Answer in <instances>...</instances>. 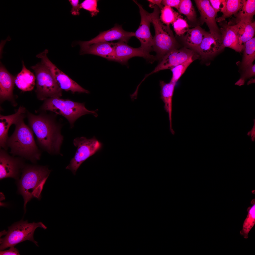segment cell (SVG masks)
<instances>
[{
	"label": "cell",
	"mask_w": 255,
	"mask_h": 255,
	"mask_svg": "<svg viewBox=\"0 0 255 255\" xmlns=\"http://www.w3.org/2000/svg\"><path fill=\"white\" fill-rule=\"evenodd\" d=\"M57 114L42 113L36 115L28 112L29 124L40 146L50 154L60 153L63 140L61 125L56 120Z\"/></svg>",
	"instance_id": "1"
},
{
	"label": "cell",
	"mask_w": 255,
	"mask_h": 255,
	"mask_svg": "<svg viewBox=\"0 0 255 255\" xmlns=\"http://www.w3.org/2000/svg\"><path fill=\"white\" fill-rule=\"evenodd\" d=\"M24 115L15 124L16 127L12 135L8 137L7 146L11 149L10 153L35 162L40 158L41 153L35 141L32 130L24 123Z\"/></svg>",
	"instance_id": "2"
},
{
	"label": "cell",
	"mask_w": 255,
	"mask_h": 255,
	"mask_svg": "<svg viewBox=\"0 0 255 255\" xmlns=\"http://www.w3.org/2000/svg\"><path fill=\"white\" fill-rule=\"evenodd\" d=\"M50 172L45 166H28L24 169L19 187L24 198L25 211L26 204L31 199H40L43 186Z\"/></svg>",
	"instance_id": "3"
},
{
	"label": "cell",
	"mask_w": 255,
	"mask_h": 255,
	"mask_svg": "<svg viewBox=\"0 0 255 255\" xmlns=\"http://www.w3.org/2000/svg\"><path fill=\"white\" fill-rule=\"evenodd\" d=\"M44 101L41 110L50 111L63 116L69 122L71 128L73 127L75 121L83 115L90 114L95 117L98 116L97 110H88L85 107L84 102L81 103L60 98H49Z\"/></svg>",
	"instance_id": "4"
},
{
	"label": "cell",
	"mask_w": 255,
	"mask_h": 255,
	"mask_svg": "<svg viewBox=\"0 0 255 255\" xmlns=\"http://www.w3.org/2000/svg\"><path fill=\"white\" fill-rule=\"evenodd\" d=\"M160 10L158 7L155 6L153 12L149 13L155 31L153 37V51L156 53V60L160 61L166 55L175 49L176 44L174 36L169 26L164 25L160 19Z\"/></svg>",
	"instance_id": "5"
},
{
	"label": "cell",
	"mask_w": 255,
	"mask_h": 255,
	"mask_svg": "<svg viewBox=\"0 0 255 255\" xmlns=\"http://www.w3.org/2000/svg\"><path fill=\"white\" fill-rule=\"evenodd\" d=\"M40 227L45 230L46 227L42 222L29 223L27 220H21L8 227L5 232V236L0 239V250L15 246L26 240L31 241L38 246L37 242L34 239L33 235L36 229Z\"/></svg>",
	"instance_id": "6"
},
{
	"label": "cell",
	"mask_w": 255,
	"mask_h": 255,
	"mask_svg": "<svg viewBox=\"0 0 255 255\" xmlns=\"http://www.w3.org/2000/svg\"><path fill=\"white\" fill-rule=\"evenodd\" d=\"M35 72L36 92L37 98L45 100L51 98H60L62 90L47 67L41 62L31 67Z\"/></svg>",
	"instance_id": "7"
},
{
	"label": "cell",
	"mask_w": 255,
	"mask_h": 255,
	"mask_svg": "<svg viewBox=\"0 0 255 255\" xmlns=\"http://www.w3.org/2000/svg\"><path fill=\"white\" fill-rule=\"evenodd\" d=\"M73 144L77 147V150L66 168L75 175L81 164L99 150L102 144L94 137L89 139L84 137H77L73 140Z\"/></svg>",
	"instance_id": "8"
},
{
	"label": "cell",
	"mask_w": 255,
	"mask_h": 255,
	"mask_svg": "<svg viewBox=\"0 0 255 255\" xmlns=\"http://www.w3.org/2000/svg\"><path fill=\"white\" fill-rule=\"evenodd\" d=\"M48 51L45 49L36 56L40 58L41 62L49 68L61 89L65 91H70L72 93L76 92L89 94L90 92L80 86L68 76L59 69L48 58Z\"/></svg>",
	"instance_id": "9"
},
{
	"label": "cell",
	"mask_w": 255,
	"mask_h": 255,
	"mask_svg": "<svg viewBox=\"0 0 255 255\" xmlns=\"http://www.w3.org/2000/svg\"><path fill=\"white\" fill-rule=\"evenodd\" d=\"M115 54L114 61L127 65L128 60L136 56L142 57L152 63L156 60L155 56L144 51L140 47H133L122 41L113 42Z\"/></svg>",
	"instance_id": "10"
},
{
	"label": "cell",
	"mask_w": 255,
	"mask_h": 255,
	"mask_svg": "<svg viewBox=\"0 0 255 255\" xmlns=\"http://www.w3.org/2000/svg\"><path fill=\"white\" fill-rule=\"evenodd\" d=\"M133 1L139 7L141 17L140 24L135 33V36L140 41L141 48L145 52L149 53L153 51V37L150 30L151 19L149 13L136 1Z\"/></svg>",
	"instance_id": "11"
},
{
	"label": "cell",
	"mask_w": 255,
	"mask_h": 255,
	"mask_svg": "<svg viewBox=\"0 0 255 255\" xmlns=\"http://www.w3.org/2000/svg\"><path fill=\"white\" fill-rule=\"evenodd\" d=\"M194 54L193 51L188 49L178 50L175 49L166 55L154 69L150 73L146 75L144 78L161 70L170 69L185 62L191 57L193 56Z\"/></svg>",
	"instance_id": "12"
},
{
	"label": "cell",
	"mask_w": 255,
	"mask_h": 255,
	"mask_svg": "<svg viewBox=\"0 0 255 255\" xmlns=\"http://www.w3.org/2000/svg\"><path fill=\"white\" fill-rule=\"evenodd\" d=\"M135 33L126 31L122 26L116 24L112 28L107 30L101 32L96 37L91 40L85 41H80L78 44L91 45L101 42H108L117 40L127 43L129 39L135 36Z\"/></svg>",
	"instance_id": "13"
},
{
	"label": "cell",
	"mask_w": 255,
	"mask_h": 255,
	"mask_svg": "<svg viewBox=\"0 0 255 255\" xmlns=\"http://www.w3.org/2000/svg\"><path fill=\"white\" fill-rule=\"evenodd\" d=\"M223 49L220 33L208 32L196 51L202 58L207 59L215 55Z\"/></svg>",
	"instance_id": "14"
},
{
	"label": "cell",
	"mask_w": 255,
	"mask_h": 255,
	"mask_svg": "<svg viewBox=\"0 0 255 255\" xmlns=\"http://www.w3.org/2000/svg\"><path fill=\"white\" fill-rule=\"evenodd\" d=\"M22 166L21 159L11 156L4 150L0 149V179L8 177L16 178Z\"/></svg>",
	"instance_id": "15"
},
{
	"label": "cell",
	"mask_w": 255,
	"mask_h": 255,
	"mask_svg": "<svg viewBox=\"0 0 255 255\" xmlns=\"http://www.w3.org/2000/svg\"><path fill=\"white\" fill-rule=\"evenodd\" d=\"M194 1L200 13L201 24L205 23L210 33H220L216 23L217 14L211 5L209 0H195Z\"/></svg>",
	"instance_id": "16"
},
{
	"label": "cell",
	"mask_w": 255,
	"mask_h": 255,
	"mask_svg": "<svg viewBox=\"0 0 255 255\" xmlns=\"http://www.w3.org/2000/svg\"><path fill=\"white\" fill-rule=\"evenodd\" d=\"M79 45L80 55H93L114 61L115 50L113 42H101L89 45Z\"/></svg>",
	"instance_id": "17"
},
{
	"label": "cell",
	"mask_w": 255,
	"mask_h": 255,
	"mask_svg": "<svg viewBox=\"0 0 255 255\" xmlns=\"http://www.w3.org/2000/svg\"><path fill=\"white\" fill-rule=\"evenodd\" d=\"M26 109L20 106L17 111L11 115H0V146L5 150L7 149V142L8 137V132L10 126L15 124L20 118L26 112Z\"/></svg>",
	"instance_id": "18"
},
{
	"label": "cell",
	"mask_w": 255,
	"mask_h": 255,
	"mask_svg": "<svg viewBox=\"0 0 255 255\" xmlns=\"http://www.w3.org/2000/svg\"><path fill=\"white\" fill-rule=\"evenodd\" d=\"M15 77L0 64V102L8 100L14 101L13 90Z\"/></svg>",
	"instance_id": "19"
},
{
	"label": "cell",
	"mask_w": 255,
	"mask_h": 255,
	"mask_svg": "<svg viewBox=\"0 0 255 255\" xmlns=\"http://www.w3.org/2000/svg\"><path fill=\"white\" fill-rule=\"evenodd\" d=\"M231 25L241 46L244 47L245 43L254 37L255 32V22L253 21V20H243Z\"/></svg>",
	"instance_id": "20"
},
{
	"label": "cell",
	"mask_w": 255,
	"mask_h": 255,
	"mask_svg": "<svg viewBox=\"0 0 255 255\" xmlns=\"http://www.w3.org/2000/svg\"><path fill=\"white\" fill-rule=\"evenodd\" d=\"M221 27L220 29L222 41V45L224 48L228 47L236 51L241 52L244 47L239 44L236 33L232 25L226 22H220Z\"/></svg>",
	"instance_id": "21"
},
{
	"label": "cell",
	"mask_w": 255,
	"mask_h": 255,
	"mask_svg": "<svg viewBox=\"0 0 255 255\" xmlns=\"http://www.w3.org/2000/svg\"><path fill=\"white\" fill-rule=\"evenodd\" d=\"M175 85L170 82L167 83L163 81H160V85L161 98L164 103L165 110L168 114L170 123V130L171 133L174 135L175 132L172 128V113L173 97Z\"/></svg>",
	"instance_id": "22"
},
{
	"label": "cell",
	"mask_w": 255,
	"mask_h": 255,
	"mask_svg": "<svg viewBox=\"0 0 255 255\" xmlns=\"http://www.w3.org/2000/svg\"><path fill=\"white\" fill-rule=\"evenodd\" d=\"M21 72L15 77V83L17 87L23 91H30L34 89L36 78L33 74L26 67L23 61Z\"/></svg>",
	"instance_id": "23"
},
{
	"label": "cell",
	"mask_w": 255,
	"mask_h": 255,
	"mask_svg": "<svg viewBox=\"0 0 255 255\" xmlns=\"http://www.w3.org/2000/svg\"><path fill=\"white\" fill-rule=\"evenodd\" d=\"M208 32L200 26H197L189 29L185 36L186 43L190 47L197 51L202 41Z\"/></svg>",
	"instance_id": "24"
},
{
	"label": "cell",
	"mask_w": 255,
	"mask_h": 255,
	"mask_svg": "<svg viewBox=\"0 0 255 255\" xmlns=\"http://www.w3.org/2000/svg\"><path fill=\"white\" fill-rule=\"evenodd\" d=\"M244 0H224L223 6L220 12L223 14L216 18V21L220 22L224 21L227 18L235 15L242 7Z\"/></svg>",
	"instance_id": "25"
},
{
	"label": "cell",
	"mask_w": 255,
	"mask_h": 255,
	"mask_svg": "<svg viewBox=\"0 0 255 255\" xmlns=\"http://www.w3.org/2000/svg\"><path fill=\"white\" fill-rule=\"evenodd\" d=\"M255 13V0H245L242 7L236 14L233 22L235 24L243 20H253Z\"/></svg>",
	"instance_id": "26"
},
{
	"label": "cell",
	"mask_w": 255,
	"mask_h": 255,
	"mask_svg": "<svg viewBox=\"0 0 255 255\" xmlns=\"http://www.w3.org/2000/svg\"><path fill=\"white\" fill-rule=\"evenodd\" d=\"M242 68L245 70L252 65L255 59V38L253 37L247 42L244 45Z\"/></svg>",
	"instance_id": "27"
},
{
	"label": "cell",
	"mask_w": 255,
	"mask_h": 255,
	"mask_svg": "<svg viewBox=\"0 0 255 255\" xmlns=\"http://www.w3.org/2000/svg\"><path fill=\"white\" fill-rule=\"evenodd\" d=\"M252 206L248 209V214L245 220L242 229L240 231V234L244 238H247L248 234L255 223V202H252Z\"/></svg>",
	"instance_id": "28"
},
{
	"label": "cell",
	"mask_w": 255,
	"mask_h": 255,
	"mask_svg": "<svg viewBox=\"0 0 255 255\" xmlns=\"http://www.w3.org/2000/svg\"><path fill=\"white\" fill-rule=\"evenodd\" d=\"M181 15L175 11L169 6H164L161 10L160 17L161 21L167 26L172 24L174 21Z\"/></svg>",
	"instance_id": "29"
},
{
	"label": "cell",
	"mask_w": 255,
	"mask_h": 255,
	"mask_svg": "<svg viewBox=\"0 0 255 255\" xmlns=\"http://www.w3.org/2000/svg\"><path fill=\"white\" fill-rule=\"evenodd\" d=\"M178 10L180 13L185 15L189 20L193 21L196 20V12L191 0H181Z\"/></svg>",
	"instance_id": "30"
},
{
	"label": "cell",
	"mask_w": 255,
	"mask_h": 255,
	"mask_svg": "<svg viewBox=\"0 0 255 255\" xmlns=\"http://www.w3.org/2000/svg\"><path fill=\"white\" fill-rule=\"evenodd\" d=\"M193 58V56L191 57L185 62L170 69L172 74L170 82L176 85L188 67L194 61Z\"/></svg>",
	"instance_id": "31"
},
{
	"label": "cell",
	"mask_w": 255,
	"mask_h": 255,
	"mask_svg": "<svg viewBox=\"0 0 255 255\" xmlns=\"http://www.w3.org/2000/svg\"><path fill=\"white\" fill-rule=\"evenodd\" d=\"M172 25L176 34L179 36L183 35L189 29L187 21L183 18L181 16L178 17Z\"/></svg>",
	"instance_id": "32"
},
{
	"label": "cell",
	"mask_w": 255,
	"mask_h": 255,
	"mask_svg": "<svg viewBox=\"0 0 255 255\" xmlns=\"http://www.w3.org/2000/svg\"><path fill=\"white\" fill-rule=\"evenodd\" d=\"M98 0H85L80 4L81 8L85 9L90 12L91 16L96 15L99 12L97 8Z\"/></svg>",
	"instance_id": "33"
},
{
	"label": "cell",
	"mask_w": 255,
	"mask_h": 255,
	"mask_svg": "<svg viewBox=\"0 0 255 255\" xmlns=\"http://www.w3.org/2000/svg\"><path fill=\"white\" fill-rule=\"evenodd\" d=\"M245 73L239 80L245 82V79L254 76L255 74V65L252 64L246 68Z\"/></svg>",
	"instance_id": "34"
},
{
	"label": "cell",
	"mask_w": 255,
	"mask_h": 255,
	"mask_svg": "<svg viewBox=\"0 0 255 255\" xmlns=\"http://www.w3.org/2000/svg\"><path fill=\"white\" fill-rule=\"evenodd\" d=\"M68 1L72 7L71 11L72 14L73 15H79V11L81 8L80 4H79V0H69Z\"/></svg>",
	"instance_id": "35"
},
{
	"label": "cell",
	"mask_w": 255,
	"mask_h": 255,
	"mask_svg": "<svg viewBox=\"0 0 255 255\" xmlns=\"http://www.w3.org/2000/svg\"><path fill=\"white\" fill-rule=\"evenodd\" d=\"M224 0H209L212 7L217 13L220 12L223 6V3Z\"/></svg>",
	"instance_id": "36"
},
{
	"label": "cell",
	"mask_w": 255,
	"mask_h": 255,
	"mask_svg": "<svg viewBox=\"0 0 255 255\" xmlns=\"http://www.w3.org/2000/svg\"><path fill=\"white\" fill-rule=\"evenodd\" d=\"M181 0H162L161 4L163 5H166L176 8L178 10Z\"/></svg>",
	"instance_id": "37"
},
{
	"label": "cell",
	"mask_w": 255,
	"mask_h": 255,
	"mask_svg": "<svg viewBox=\"0 0 255 255\" xmlns=\"http://www.w3.org/2000/svg\"><path fill=\"white\" fill-rule=\"evenodd\" d=\"M14 246L10 247V249L8 250L1 251L0 255H20L18 250L14 247Z\"/></svg>",
	"instance_id": "38"
},
{
	"label": "cell",
	"mask_w": 255,
	"mask_h": 255,
	"mask_svg": "<svg viewBox=\"0 0 255 255\" xmlns=\"http://www.w3.org/2000/svg\"><path fill=\"white\" fill-rule=\"evenodd\" d=\"M147 1L149 3V6L151 8H154L155 6H157L161 10L164 7L161 4L162 0H148Z\"/></svg>",
	"instance_id": "39"
},
{
	"label": "cell",
	"mask_w": 255,
	"mask_h": 255,
	"mask_svg": "<svg viewBox=\"0 0 255 255\" xmlns=\"http://www.w3.org/2000/svg\"><path fill=\"white\" fill-rule=\"evenodd\" d=\"M254 125L252 128L251 130L250 131L251 132V137L252 138H255V119L254 120Z\"/></svg>",
	"instance_id": "40"
},
{
	"label": "cell",
	"mask_w": 255,
	"mask_h": 255,
	"mask_svg": "<svg viewBox=\"0 0 255 255\" xmlns=\"http://www.w3.org/2000/svg\"><path fill=\"white\" fill-rule=\"evenodd\" d=\"M255 83V79H252L247 82V85H248L252 83Z\"/></svg>",
	"instance_id": "41"
},
{
	"label": "cell",
	"mask_w": 255,
	"mask_h": 255,
	"mask_svg": "<svg viewBox=\"0 0 255 255\" xmlns=\"http://www.w3.org/2000/svg\"><path fill=\"white\" fill-rule=\"evenodd\" d=\"M7 41H10L11 39V37L9 36L8 35L6 38V39Z\"/></svg>",
	"instance_id": "42"
},
{
	"label": "cell",
	"mask_w": 255,
	"mask_h": 255,
	"mask_svg": "<svg viewBox=\"0 0 255 255\" xmlns=\"http://www.w3.org/2000/svg\"><path fill=\"white\" fill-rule=\"evenodd\" d=\"M247 135L249 136L251 135V132H250V131L248 132V133H247Z\"/></svg>",
	"instance_id": "43"
}]
</instances>
